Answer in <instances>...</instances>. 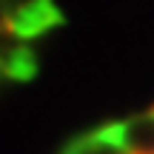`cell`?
I'll return each mask as SVG.
<instances>
[{"label":"cell","mask_w":154,"mask_h":154,"mask_svg":"<svg viewBox=\"0 0 154 154\" xmlns=\"http://www.w3.org/2000/svg\"><path fill=\"white\" fill-rule=\"evenodd\" d=\"M109 131L126 154H154V106L126 120L109 123Z\"/></svg>","instance_id":"3"},{"label":"cell","mask_w":154,"mask_h":154,"mask_svg":"<svg viewBox=\"0 0 154 154\" xmlns=\"http://www.w3.org/2000/svg\"><path fill=\"white\" fill-rule=\"evenodd\" d=\"M37 77V54L11 26L0 29V80L29 83Z\"/></svg>","instance_id":"2"},{"label":"cell","mask_w":154,"mask_h":154,"mask_svg":"<svg viewBox=\"0 0 154 154\" xmlns=\"http://www.w3.org/2000/svg\"><path fill=\"white\" fill-rule=\"evenodd\" d=\"M63 23H66V14L54 0H23V3H14L11 9V29L29 43Z\"/></svg>","instance_id":"1"},{"label":"cell","mask_w":154,"mask_h":154,"mask_svg":"<svg viewBox=\"0 0 154 154\" xmlns=\"http://www.w3.org/2000/svg\"><path fill=\"white\" fill-rule=\"evenodd\" d=\"M11 9H14V6H11L9 0H0V29L11 26Z\"/></svg>","instance_id":"5"},{"label":"cell","mask_w":154,"mask_h":154,"mask_svg":"<svg viewBox=\"0 0 154 154\" xmlns=\"http://www.w3.org/2000/svg\"><path fill=\"white\" fill-rule=\"evenodd\" d=\"M0 83H3V80H0Z\"/></svg>","instance_id":"6"},{"label":"cell","mask_w":154,"mask_h":154,"mask_svg":"<svg viewBox=\"0 0 154 154\" xmlns=\"http://www.w3.org/2000/svg\"><path fill=\"white\" fill-rule=\"evenodd\" d=\"M60 154H126V151L111 137L109 126H100V128H94V131H86V134H80V137H74Z\"/></svg>","instance_id":"4"}]
</instances>
